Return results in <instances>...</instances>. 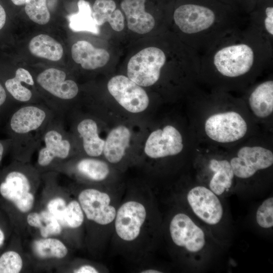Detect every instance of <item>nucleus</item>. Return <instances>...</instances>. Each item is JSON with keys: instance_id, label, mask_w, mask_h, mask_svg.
Instances as JSON below:
<instances>
[{"instance_id": "1", "label": "nucleus", "mask_w": 273, "mask_h": 273, "mask_svg": "<svg viewBox=\"0 0 273 273\" xmlns=\"http://www.w3.org/2000/svg\"><path fill=\"white\" fill-rule=\"evenodd\" d=\"M199 56V75L220 84L239 83L258 73L271 57L270 42L251 28L235 30Z\"/></svg>"}, {"instance_id": "2", "label": "nucleus", "mask_w": 273, "mask_h": 273, "mask_svg": "<svg viewBox=\"0 0 273 273\" xmlns=\"http://www.w3.org/2000/svg\"><path fill=\"white\" fill-rule=\"evenodd\" d=\"M175 25L192 39V49L203 52L227 34L239 29V22L221 17L204 5L190 3L180 5L173 13Z\"/></svg>"}, {"instance_id": "3", "label": "nucleus", "mask_w": 273, "mask_h": 273, "mask_svg": "<svg viewBox=\"0 0 273 273\" xmlns=\"http://www.w3.org/2000/svg\"><path fill=\"white\" fill-rule=\"evenodd\" d=\"M57 115L43 102L21 105L16 108L9 120L16 154L27 158L36 151L48 123Z\"/></svg>"}, {"instance_id": "4", "label": "nucleus", "mask_w": 273, "mask_h": 273, "mask_svg": "<svg viewBox=\"0 0 273 273\" xmlns=\"http://www.w3.org/2000/svg\"><path fill=\"white\" fill-rule=\"evenodd\" d=\"M170 239L175 246L193 260H200L209 249L210 234L188 213L174 214L169 223Z\"/></svg>"}, {"instance_id": "5", "label": "nucleus", "mask_w": 273, "mask_h": 273, "mask_svg": "<svg viewBox=\"0 0 273 273\" xmlns=\"http://www.w3.org/2000/svg\"><path fill=\"white\" fill-rule=\"evenodd\" d=\"M202 125L208 139L222 145H232L242 140L249 130L247 118L236 108L220 109L208 114Z\"/></svg>"}, {"instance_id": "6", "label": "nucleus", "mask_w": 273, "mask_h": 273, "mask_svg": "<svg viewBox=\"0 0 273 273\" xmlns=\"http://www.w3.org/2000/svg\"><path fill=\"white\" fill-rule=\"evenodd\" d=\"M72 133L67 130L65 118L56 115L47 124L37 149V163L41 167L55 161H64L72 154L74 141Z\"/></svg>"}, {"instance_id": "7", "label": "nucleus", "mask_w": 273, "mask_h": 273, "mask_svg": "<svg viewBox=\"0 0 273 273\" xmlns=\"http://www.w3.org/2000/svg\"><path fill=\"white\" fill-rule=\"evenodd\" d=\"M220 198L199 183L189 188L185 194L191 215L204 228L210 230L218 226L224 219V208Z\"/></svg>"}, {"instance_id": "8", "label": "nucleus", "mask_w": 273, "mask_h": 273, "mask_svg": "<svg viewBox=\"0 0 273 273\" xmlns=\"http://www.w3.org/2000/svg\"><path fill=\"white\" fill-rule=\"evenodd\" d=\"M196 169L199 184L218 196H228L234 190L236 180L230 157L220 155L206 157L198 160Z\"/></svg>"}, {"instance_id": "9", "label": "nucleus", "mask_w": 273, "mask_h": 273, "mask_svg": "<svg viewBox=\"0 0 273 273\" xmlns=\"http://www.w3.org/2000/svg\"><path fill=\"white\" fill-rule=\"evenodd\" d=\"M35 79L37 84L53 98L49 107L57 115L64 117L70 110L68 102L75 98L78 94L76 82L67 78L64 71L55 68L41 72Z\"/></svg>"}, {"instance_id": "10", "label": "nucleus", "mask_w": 273, "mask_h": 273, "mask_svg": "<svg viewBox=\"0 0 273 273\" xmlns=\"http://www.w3.org/2000/svg\"><path fill=\"white\" fill-rule=\"evenodd\" d=\"M230 163L237 179L248 180L273 165V153L260 145H245L230 157Z\"/></svg>"}, {"instance_id": "11", "label": "nucleus", "mask_w": 273, "mask_h": 273, "mask_svg": "<svg viewBox=\"0 0 273 273\" xmlns=\"http://www.w3.org/2000/svg\"><path fill=\"white\" fill-rule=\"evenodd\" d=\"M166 56L161 49L150 47L133 56L127 67L128 77L141 86L154 84L160 78Z\"/></svg>"}, {"instance_id": "12", "label": "nucleus", "mask_w": 273, "mask_h": 273, "mask_svg": "<svg viewBox=\"0 0 273 273\" xmlns=\"http://www.w3.org/2000/svg\"><path fill=\"white\" fill-rule=\"evenodd\" d=\"M110 94L123 108L131 113L144 111L149 103L146 91L128 77L119 75L108 81Z\"/></svg>"}, {"instance_id": "13", "label": "nucleus", "mask_w": 273, "mask_h": 273, "mask_svg": "<svg viewBox=\"0 0 273 273\" xmlns=\"http://www.w3.org/2000/svg\"><path fill=\"white\" fill-rule=\"evenodd\" d=\"M147 217L145 206L136 201L130 200L122 204L116 211L115 229L122 240L131 242L139 236Z\"/></svg>"}, {"instance_id": "14", "label": "nucleus", "mask_w": 273, "mask_h": 273, "mask_svg": "<svg viewBox=\"0 0 273 273\" xmlns=\"http://www.w3.org/2000/svg\"><path fill=\"white\" fill-rule=\"evenodd\" d=\"M184 146L180 132L168 124L151 133L146 141L144 151L150 158L159 159L179 154Z\"/></svg>"}, {"instance_id": "15", "label": "nucleus", "mask_w": 273, "mask_h": 273, "mask_svg": "<svg viewBox=\"0 0 273 273\" xmlns=\"http://www.w3.org/2000/svg\"><path fill=\"white\" fill-rule=\"evenodd\" d=\"M78 202L88 220L102 225L114 220L117 210L107 193L95 189H84L79 194Z\"/></svg>"}, {"instance_id": "16", "label": "nucleus", "mask_w": 273, "mask_h": 273, "mask_svg": "<svg viewBox=\"0 0 273 273\" xmlns=\"http://www.w3.org/2000/svg\"><path fill=\"white\" fill-rule=\"evenodd\" d=\"M30 190L29 178L26 173L18 170L8 173L0 184L2 197L12 202L23 213L30 210L34 204V196Z\"/></svg>"}, {"instance_id": "17", "label": "nucleus", "mask_w": 273, "mask_h": 273, "mask_svg": "<svg viewBox=\"0 0 273 273\" xmlns=\"http://www.w3.org/2000/svg\"><path fill=\"white\" fill-rule=\"evenodd\" d=\"M146 0H123L121 8L126 16L127 27L139 34L150 32L154 27V17L145 11Z\"/></svg>"}, {"instance_id": "18", "label": "nucleus", "mask_w": 273, "mask_h": 273, "mask_svg": "<svg viewBox=\"0 0 273 273\" xmlns=\"http://www.w3.org/2000/svg\"><path fill=\"white\" fill-rule=\"evenodd\" d=\"M71 55L73 60L86 70L102 67L110 59V55L106 50L96 48L85 40H80L73 44Z\"/></svg>"}, {"instance_id": "19", "label": "nucleus", "mask_w": 273, "mask_h": 273, "mask_svg": "<svg viewBox=\"0 0 273 273\" xmlns=\"http://www.w3.org/2000/svg\"><path fill=\"white\" fill-rule=\"evenodd\" d=\"M34 85L35 81L31 74L23 68H18L15 76L7 79L5 83L8 93L21 105L42 102L35 99L31 88Z\"/></svg>"}, {"instance_id": "20", "label": "nucleus", "mask_w": 273, "mask_h": 273, "mask_svg": "<svg viewBox=\"0 0 273 273\" xmlns=\"http://www.w3.org/2000/svg\"><path fill=\"white\" fill-rule=\"evenodd\" d=\"M75 131L80 139L82 149L87 156L97 157L102 154L105 140L100 137L98 124L94 119H81L76 125Z\"/></svg>"}, {"instance_id": "21", "label": "nucleus", "mask_w": 273, "mask_h": 273, "mask_svg": "<svg viewBox=\"0 0 273 273\" xmlns=\"http://www.w3.org/2000/svg\"><path fill=\"white\" fill-rule=\"evenodd\" d=\"M251 112L257 118L266 119L273 113V80H265L252 89L248 98Z\"/></svg>"}, {"instance_id": "22", "label": "nucleus", "mask_w": 273, "mask_h": 273, "mask_svg": "<svg viewBox=\"0 0 273 273\" xmlns=\"http://www.w3.org/2000/svg\"><path fill=\"white\" fill-rule=\"evenodd\" d=\"M130 138L127 127L119 125L113 128L105 140L103 153L107 160L111 163L120 162L129 146Z\"/></svg>"}, {"instance_id": "23", "label": "nucleus", "mask_w": 273, "mask_h": 273, "mask_svg": "<svg viewBox=\"0 0 273 273\" xmlns=\"http://www.w3.org/2000/svg\"><path fill=\"white\" fill-rule=\"evenodd\" d=\"M113 0H96L92 10V16L96 23L102 25L108 22L115 31H120L124 27V16Z\"/></svg>"}, {"instance_id": "24", "label": "nucleus", "mask_w": 273, "mask_h": 273, "mask_svg": "<svg viewBox=\"0 0 273 273\" xmlns=\"http://www.w3.org/2000/svg\"><path fill=\"white\" fill-rule=\"evenodd\" d=\"M28 48L33 55L53 61L59 60L63 54L62 45L51 36L44 34L32 38Z\"/></svg>"}, {"instance_id": "25", "label": "nucleus", "mask_w": 273, "mask_h": 273, "mask_svg": "<svg viewBox=\"0 0 273 273\" xmlns=\"http://www.w3.org/2000/svg\"><path fill=\"white\" fill-rule=\"evenodd\" d=\"M78 12L69 15L70 28L74 32L87 31L98 34L100 30L92 16V10L88 2L79 0L77 3Z\"/></svg>"}, {"instance_id": "26", "label": "nucleus", "mask_w": 273, "mask_h": 273, "mask_svg": "<svg viewBox=\"0 0 273 273\" xmlns=\"http://www.w3.org/2000/svg\"><path fill=\"white\" fill-rule=\"evenodd\" d=\"M27 221L29 225L38 228L43 238L59 235L62 231V226L48 210L29 213Z\"/></svg>"}, {"instance_id": "27", "label": "nucleus", "mask_w": 273, "mask_h": 273, "mask_svg": "<svg viewBox=\"0 0 273 273\" xmlns=\"http://www.w3.org/2000/svg\"><path fill=\"white\" fill-rule=\"evenodd\" d=\"M76 169L82 176L95 181L105 179L110 172L109 166L105 162L91 157L78 160Z\"/></svg>"}, {"instance_id": "28", "label": "nucleus", "mask_w": 273, "mask_h": 273, "mask_svg": "<svg viewBox=\"0 0 273 273\" xmlns=\"http://www.w3.org/2000/svg\"><path fill=\"white\" fill-rule=\"evenodd\" d=\"M35 255L41 259L51 258H62L68 253L66 246L58 239L44 238L35 240L32 244Z\"/></svg>"}, {"instance_id": "29", "label": "nucleus", "mask_w": 273, "mask_h": 273, "mask_svg": "<svg viewBox=\"0 0 273 273\" xmlns=\"http://www.w3.org/2000/svg\"><path fill=\"white\" fill-rule=\"evenodd\" d=\"M83 220L84 213L79 203L72 200L67 204L59 223L62 227L75 229L79 227Z\"/></svg>"}, {"instance_id": "30", "label": "nucleus", "mask_w": 273, "mask_h": 273, "mask_svg": "<svg viewBox=\"0 0 273 273\" xmlns=\"http://www.w3.org/2000/svg\"><path fill=\"white\" fill-rule=\"evenodd\" d=\"M25 11L34 22L44 25L50 20V14L47 6V0H27Z\"/></svg>"}, {"instance_id": "31", "label": "nucleus", "mask_w": 273, "mask_h": 273, "mask_svg": "<svg viewBox=\"0 0 273 273\" xmlns=\"http://www.w3.org/2000/svg\"><path fill=\"white\" fill-rule=\"evenodd\" d=\"M255 220L259 226L270 229L273 226V197L270 196L263 200L257 208Z\"/></svg>"}, {"instance_id": "32", "label": "nucleus", "mask_w": 273, "mask_h": 273, "mask_svg": "<svg viewBox=\"0 0 273 273\" xmlns=\"http://www.w3.org/2000/svg\"><path fill=\"white\" fill-rule=\"evenodd\" d=\"M22 266V258L15 251H7L0 257V273H18Z\"/></svg>"}, {"instance_id": "33", "label": "nucleus", "mask_w": 273, "mask_h": 273, "mask_svg": "<svg viewBox=\"0 0 273 273\" xmlns=\"http://www.w3.org/2000/svg\"><path fill=\"white\" fill-rule=\"evenodd\" d=\"M65 201L62 198H54L47 204V210L52 213L59 222L66 207Z\"/></svg>"}, {"instance_id": "34", "label": "nucleus", "mask_w": 273, "mask_h": 273, "mask_svg": "<svg viewBox=\"0 0 273 273\" xmlns=\"http://www.w3.org/2000/svg\"><path fill=\"white\" fill-rule=\"evenodd\" d=\"M75 273H98V269L90 265H83L74 269L73 271Z\"/></svg>"}, {"instance_id": "35", "label": "nucleus", "mask_w": 273, "mask_h": 273, "mask_svg": "<svg viewBox=\"0 0 273 273\" xmlns=\"http://www.w3.org/2000/svg\"><path fill=\"white\" fill-rule=\"evenodd\" d=\"M7 93L5 89L0 83V108L3 106L6 102Z\"/></svg>"}, {"instance_id": "36", "label": "nucleus", "mask_w": 273, "mask_h": 273, "mask_svg": "<svg viewBox=\"0 0 273 273\" xmlns=\"http://www.w3.org/2000/svg\"><path fill=\"white\" fill-rule=\"evenodd\" d=\"M6 20V14L3 7L0 5V30L4 27Z\"/></svg>"}, {"instance_id": "37", "label": "nucleus", "mask_w": 273, "mask_h": 273, "mask_svg": "<svg viewBox=\"0 0 273 273\" xmlns=\"http://www.w3.org/2000/svg\"><path fill=\"white\" fill-rule=\"evenodd\" d=\"M162 271L155 269H147L143 270L141 271V273H161Z\"/></svg>"}, {"instance_id": "38", "label": "nucleus", "mask_w": 273, "mask_h": 273, "mask_svg": "<svg viewBox=\"0 0 273 273\" xmlns=\"http://www.w3.org/2000/svg\"><path fill=\"white\" fill-rule=\"evenodd\" d=\"M13 4L20 6L25 4L27 0H11Z\"/></svg>"}, {"instance_id": "39", "label": "nucleus", "mask_w": 273, "mask_h": 273, "mask_svg": "<svg viewBox=\"0 0 273 273\" xmlns=\"http://www.w3.org/2000/svg\"><path fill=\"white\" fill-rule=\"evenodd\" d=\"M5 151V147L3 144L0 142V162L2 160Z\"/></svg>"}, {"instance_id": "40", "label": "nucleus", "mask_w": 273, "mask_h": 273, "mask_svg": "<svg viewBox=\"0 0 273 273\" xmlns=\"http://www.w3.org/2000/svg\"><path fill=\"white\" fill-rule=\"evenodd\" d=\"M5 240V235L3 231L0 228V246L3 244Z\"/></svg>"}]
</instances>
